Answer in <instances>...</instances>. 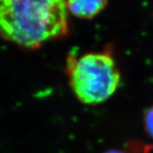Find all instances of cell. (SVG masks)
Masks as SVG:
<instances>
[{"label":"cell","instance_id":"cell-2","mask_svg":"<svg viewBox=\"0 0 153 153\" xmlns=\"http://www.w3.org/2000/svg\"><path fill=\"white\" fill-rule=\"evenodd\" d=\"M66 73L72 92L86 105H99L114 94L121 74L113 56L107 51L88 52L66 59Z\"/></svg>","mask_w":153,"mask_h":153},{"label":"cell","instance_id":"cell-3","mask_svg":"<svg viewBox=\"0 0 153 153\" xmlns=\"http://www.w3.org/2000/svg\"><path fill=\"white\" fill-rule=\"evenodd\" d=\"M66 4L68 13L80 19L89 20L105 10L107 2L103 0H71L66 2Z\"/></svg>","mask_w":153,"mask_h":153},{"label":"cell","instance_id":"cell-1","mask_svg":"<svg viewBox=\"0 0 153 153\" xmlns=\"http://www.w3.org/2000/svg\"><path fill=\"white\" fill-rule=\"evenodd\" d=\"M68 33V11L60 0L0 1V35L25 49H38Z\"/></svg>","mask_w":153,"mask_h":153},{"label":"cell","instance_id":"cell-4","mask_svg":"<svg viewBox=\"0 0 153 153\" xmlns=\"http://www.w3.org/2000/svg\"><path fill=\"white\" fill-rule=\"evenodd\" d=\"M143 123L146 134L153 139V105L148 107L145 111L143 117Z\"/></svg>","mask_w":153,"mask_h":153},{"label":"cell","instance_id":"cell-5","mask_svg":"<svg viewBox=\"0 0 153 153\" xmlns=\"http://www.w3.org/2000/svg\"><path fill=\"white\" fill-rule=\"evenodd\" d=\"M103 153H125L124 152H122L119 150H116V149H112V150H108L106 152H105Z\"/></svg>","mask_w":153,"mask_h":153}]
</instances>
